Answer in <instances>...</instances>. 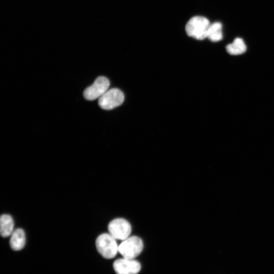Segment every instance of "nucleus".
Segmentation results:
<instances>
[{
    "mask_svg": "<svg viewBox=\"0 0 274 274\" xmlns=\"http://www.w3.org/2000/svg\"><path fill=\"white\" fill-rule=\"evenodd\" d=\"M210 25L207 18L200 16H194L187 23L185 30L189 37L198 40H202L207 38Z\"/></svg>",
    "mask_w": 274,
    "mask_h": 274,
    "instance_id": "1",
    "label": "nucleus"
},
{
    "mask_svg": "<svg viewBox=\"0 0 274 274\" xmlns=\"http://www.w3.org/2000/svg\"><path fill=\"white\" fill-rule=\"evenodd\" d=\"M98 252L106 259H112L118 252V246L116 239L110 234L104 233L99 235L95 241Z\"/></svg>",
    "mask_w": 274,
    "mask_h": 274,
    "instance_id": "2",
    "label": "nucleus"
},
{
    "mask_svg": "<svg viewBox=\"0 0 274 274\" xmlns=\"http://www.w3.org/2000/svg\"><path fill=\"white\" fill-rule=\"evenodd\" d=\"M144 247L142 239L137 236H129L118 246V252L124 257L134 259L139 256Z\"/></svg>",
    "mask_w": 274,
    "mask_h": 274,
    "instance_id": "3",
    "label": "nucleus"
},
{
    "mask_svg": "<svg viewBox=\"0 0 274 274\" xmlns=\"http://www.w3.org/2000/svg\"><path fill=\"white\" fill-rule=\"evenodd\" d=\"M109 233L114 238L124 241L129 236L131 226L126 219L118 218L112 220L108 224Z\"/></svg>",
    "mask_w": 274,
    "mask_h": 274,
    "instance_id": "4",
    "label": "nucleus"
},
{
    "mask_svg": "<svg viewBox=\"0 0 274 274\" xmlns=\"http://www.w3.org/2000/svg\"><path fill=\"white\" fill-rule=\"evenodd\" d=\"M124 99L123 92L117 88L108 90L98 99L99 107L106 110H112L121 105Z\"/></svg>",
    "mask_w": 274,
    "mask_h": 274,
    "instance_id": "5",
    "label": "nucleus"
},
{
    "mask_svg": "<svg viewBox=\"0 0 274 274\" xmlns=\"http://www.w3.org/2000/svg\"><path fill=\"white\" fill-rule=\"evenodd\" d=\"M109 86V80L106 77H98L92 85L85 89L83 92L84 97L88 100L99 98L108 90Z\"/></svg>",
    "mask_w": 274,
    "mask_h": 274,
    "instance_id": "6",
    "label": "nucleus"
},
{
    "mask_svg": "<svg viewBox=\"0 0 274 274\" xmlns=\"http://www.w3.org/2000/svg\"><path fill=\"white\" fill-rule=\"evenodd\" d=\"M141 264L134 259L123 258L115 260L113 268L117 274H137L141 270Z\"/></svg>",
    "mask_w": 274,
    "mask_h": 274,
    "instance_id": "7",
    "label": "nucleus"
},
{
    "mask_svg": "<svg viewBox=\"0 0 274 274\" xmlns=\"http://www.w3.org/2000/svg\"><path fill=\"white\" fill-rule=\"evenodd\" d=\"M26 237L24 231L21 228H18L13 231L10 239V246L14 251L22 249L25 244Z\"/></svg>",
    "mask_w": 274,
    "mask_h": 274,
    "instance_id": "8",
    "label": "nucleus"
},
{
    "mask_svg": "<svg viewBox=\"0 0 274 274\" xmlns=\"http://www.w3.org/2000/svg\"><path fill=\"white\" fill-rule=\"evenodd\" d=\"M14 223L12 217L8 214L1 215L0 218V232L1 236L8 237L13 232Z\"/></svg>",
    "mask_w": 274,
    "mask_h": 274,
    "instance_id": "9",
    "label": "nucleus"
},
{
    "mask_svg": "<svg viewBox=\"0 0 274 274\" xmlns=\"http://www.w3.org/2000/svg\"><path fill=\"white\" fill-rule=\"evenodd\" d=\"M226 49L229 54L238 55L245 53L247 50V47L242 38H236L231 43L226 46Z\"/></svg>",
    "mask_w": 274,
    "mask_h": 274,
    "instance_id": "10",
    "label": "nucleus"
},
{
    "mask_svg": "<svg viewBox=\"0 0 274 274\" xmlns=\"http://www.w3.org/2000/svg\"><path fill=\"white\" fill-rule=\"evenodd\" d=\"M207 38L212 42H218L223 39L222 25L219 22H216L210 25Z\"/></svg>",
    "mask_w": 274,
    "mask_h": 274,
    "instance_id": "11",
    "label": "nucleus"
}]
</instances>
